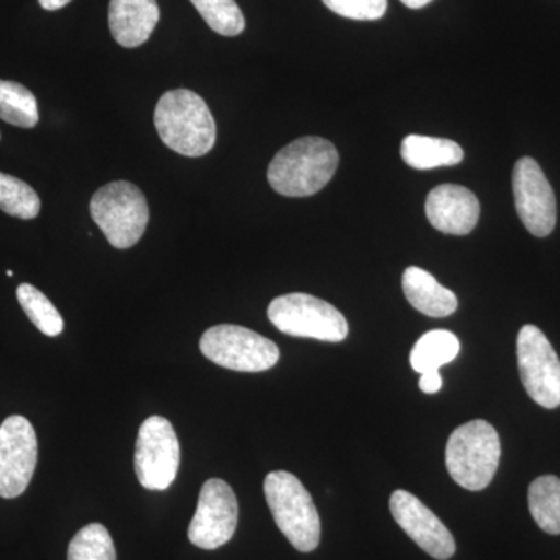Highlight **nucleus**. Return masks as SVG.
Returning <instances> with one entry per match:
<instances>
[{
  "label": "nucleus",
  "instance_id": "obj_21",
  "mask_svg": "<svg viewBox=\"0 0 560 560\" xmlns=\"http://www.w3.org/2000/svg\"><path fill=\"white\" fill-rule=\"evenodd\" d=\"M16 294L21 307L24 308L28 319L35 324L36 329L43 331L47 337H58L65 330V320H62L60 312L43 291L31 283H22L18 287Z\"/></svg>",
  "mask_w": 560,
  "mask_h": 560
},
{
  "label": "nucleus",
  "instance_id": "obj_26",
  "mask_svg": "<svg viewBox=\"0 0 560 560\" xmlns=\"http://www.w3.org/2000/svg\"><path fill=\"white\" fill-rule=\"evenodd\" d=\"M419 388L425 394L440 393L442 388V377L440 371H429L420 374Z\"/></svg>",
  "mask_w": 560,
  "mask_h": 560
},
{
  "label": "nucleus",
  "instance_id": "obj_10",
  "mask_svg": "<svg viewBox=\"0 0 560 560\" xmlns=\"http://www.w3.org/2000/svg\"><path fill=\"white\" fill-rule=\"evenodd\" d=\"M38 463L35 429L24 416H10L0 425V497L16 499L27 490Z\"/></svg>",
  "mask_w": 560,
  "mask_h": 560
},
{
  "label": "nucleus",
  "instance_id": "obj_24",
  "mask_svg": "<svg viewBox=\"0 0 560 560\" xmlns=\"http://www.w3.org/2000/svg\"><path fill=\"white\" fill-rule=\"evenodd\" d=\"M213 32L237 36L245 31V16L235 0H190Z\"/></svg>",
  "mask_w": 560,
  "mask_h": 560
},
{
  "label": "nucleus",
  "instance_id": "obj_5",
  "mask_svg": "<svg viewBox=\"0 0 560 560\" xmlns=\"http://www.w3.org/2000/svg\"><path fill=\"white\" fill-rule=\"evenodd\" d=\"M90 209L92 220L117 249L135 246L149 226L145 195L128 180H116L95 191Z\"/></svg>",
  "mask_w": 560,
  "mask_h": 560
},
{
  "label": "nucleus",
  "instance_id": "obj_12",
  "mask_svg": "<svg viewBox=\"0 0 560 560\" xmlns=\"http://www.w3.org/2000/svg\"><path fill=\"white\" fill-rule=\"evenodd\" d=\"M515 209L526 230L536 237H547L558 220L555 191L540 165L533 158H522L512 173Z\"/></svg>",
  "mask_w": 560,
  "mask_h": 560
},
{
  "label": "nucleus",
  "instance_id": "obj_18",
  "mask_svg": "<svg viewBox=\"0 0 560 560\" xmlns=\"http://www.w3.org/2000/svg\"><path fill=\"white\" fill-rule=\"evenodd\" d=\"M459 350V340L455 334L448 330H431L422 335L411 350L412 370L419 374L440 371L441 366L458 357Z\"/></svg>",
  "mask_w": 560,
  "mask_h": 560
},
{
  "label": "nucleus",
  "instance_id": "obj_14",
  "mask_svg": "<svg viewBox=\"0 0 560 560\" xmlns=\"http://www.w3.org/2000/svg\"><path fill=\"white\" fill-rule=\"evenodd\" d=\"M480 212V201L474 191L456 184L438 186L425 201L427 219L442 234H469L477 226Z\"/></svg>",
  "mask_w": 560,
  "mask_h": 560
},
{
  "label": "nucleus",
  "instance_id": "obj_2",
  "mask_svg": "<svg viewBox=\"0 0 560 560\" xmlns=\"http://www.w3.org/2000/svg\"><path fill=\"white\" fill-rule=\"evenodd\" d=\"M154 127L162 142L183 156H205L215 145V120L194 91L165 92L154 110Z\"/></svg>",
  "mask_w": 560,
  "mask_h": 560
},
{
  "label": "nucleus",
  "instance_id": "obj_13",
  "mask_svg": "<svg viewBox=\"0 0 560 560\" xmlns=\"http://www.w3.org/2000/svg\"><path fill=\"white\" fill-rule=\"evenodd\" d=\"M389 510L400 528L431 558L447 560L455 555L456 544L451 530L412 493L396 490L390 495Z\"/></svg>",
  "mask_w": 560,
  "mask_h": 560
},
{
  "label": "nucleus",
  "instance_id": "obj_9",
  "mask_svg": "<svg viewBox=\"0 0 560 560\" xmlns=\"http://www.w3.org/2000/svg\"><path fill=\"white\" fill-rule=\"evenodd\" d=\"M521 378L530 399L547 410L560 407V360L544 331L523 326L517 338Z\"/></svg>",
  "mask_w": 560,
  "mask_h": 560
},
{
  "label": "nucleus",
  "instance_id": "obj_25",
  "mask_svg": "<svg viewBox=\"0 0 560 560\" xmlns=\"http://www.w3.org/2000/svg\"><path fill=\"white\" fill-rule=\"evenodd\" d=\"M334 13L353 21H377L385 16L388 0H323Z\"/></svg>",
  "mask_w": 560,
  "mask_h": 560
},
{
  "label": "nucleus",
  "instance_id": "obj_17",
  "mask_svg": "<svg viewBox=\"0 0 560 560\" xmlns=\"http://www.w3.org/2000/svg\"><path fill=\"white\" fill-rule=\"evenodd\" d=\"M401 160L416 171L451 167L464 160L459 143L448 139L429 138V136L410 135L400 145Z\"/></svg>",
  "mask_w": 560,
  "mask_h": 560
},
{
  "label": "nucleus",
  "instance_id": "obj_20",
  "mask_svg": "<svg viewBox=\"0 0 560 560\" xmlns=\"http://www.w3.org/2000/svg\"><path fill=\"white\" fill-rule=\"evenodd\" d=\"M0 119L14 127H36L38 103L32 91L14 81L0 80Z\"/></svg>",
  "mask_w": 560,
  "mask_h": 560
},
{
  "label": "nucleus",
  "instance_id": "obj_19",
  "mask_svg": "<svg viewBox=\"0 0 560 560\" xmlns=\"http://www.w3.org/2000/svg\"><path fill=\"white\" fill-rule=\"evenodd\" d=\"M528 503L534 521L551 536L560 534V478L545 475L530 482Z\"/></svg>",
  "mask_w": 560,
  "mask_h": 560
},
{
  "label": "nucleus",
  "instance_id": "obj_11",
  "mask_svg": "<svg viewBox=\"0 0 560 560\" xmlns=\"http://www.w3.org/2000/svg\"><path fill=\"white\" fill-rule=\"evenodd\" d=\"M238 503L226 481H206L197 512L189 526V540L201 550H217L232 539L237 529Z\"/></svg>",
  "mask_w": 560,
  "mask_h": 560
},
{
  "label": "nucleus",
  "instance_id": "obj_8",
  "mask_svg": "<svg viewBox=\"0 0 560 560\" xmlns=\"http://www.w3.org/2000/svg\"><path fill=\"white\" fill-rule=\"evenodd\" d=\"M180 448L175 429L162 416H151L140 425L135 470L142 488L167 490L176 480Z\"/></svg>",
  "mask_w": 560,
  "mask_h": 560
},
{
  "label": "nucleus",
  "instance_id": "obj_15",
  "mask_svg": "<svg viewBox=\"0 0 560 560\" xmlns=\"http://www.w3.org/2000/svg\"><path fill=\"white\" fill-rule=\"evenodd\" d=\"M160 16L156 0H110V35L120 46L135 49L149 40Z\"/></svg>",
  "mask_w": 560,
  "mask_h": 560
},
{
  "label": "nucleus",
  "instance_id": "obj_1",
  "mask_svg": "<svg viewBox=\"0 0 560 560\" xmlns=\"http://www.w3.org/2000/svg\"><path fill=\"white\" fill-rule=\"evenodd\" d=\"M340 162L334 143L316 136L301 138L283 147L268 167L272 190L290 198L312 197L323 190Z\"/></svg>",
  "mask_w": 560,
  "mask_h": 560
},
{
  "label": "nucleus",
  "instance_id": "obj_7",
  "mask_svg": "<svg viewBox=\"0 0 560 560\" xmlns=\"http://www.w3.org/2000/svg\"><path fill=\"white\" fill-rule=\"evenodd\" d=\"M200 349L206 359L237 372L271 370L279 361V349L257 331L232 324L210 327L202 334Z\"/></svg>",
  "mask_w": 560,
  "mask_h": 560
},
{
  "label": "nucleus",
  "instance_id": "obj_6",
  "mask_svg": "<svg viewBox=\"0 0 560 560\" xmlns=\"http://www.w3.org/2000/svg\"><path fill=\"white\" fill-rule=\"evenodd\" d=\"M272 326L290 337L315 338L319 341L340 342L349 334V324L340 311L305 293L283 294L268 307Z\"/></svg>",
  "mask_w": 560,
  "mask_h": 560
},
{
  "label": "nucleus",
  "instance_id": "obj_28",
  "mask_svg": "<svg viewBox=\"0 0 560 560\" xmlns=\"http://www.w3.org/2000/svg\"><path fill=\"white\" fill-rule=\"evenodd\" d=\"M400 2L404 3V5H407L408 9L419 10L429 5V3L433 2V0H400Z\"/></svg>",
  "mask_w": 560,
  "mask_h": 560
},
{
  "label": "nucleus",
  "instance_id": "obj_3",
  "mask_svg": "<svg viewBox=\"0 0 560 560\" xmlns=\"http://www.w3.org/2000/svg\"><path fill=\"white\" fill-rule=\"evenodd\" d=\"M265 499L283 536L301 552H312L320 540V518L308 490L293 474L271 471L264 482Z\"/></svg>",
  "mask_w": 560,
  "mask_h": 560
},
{
  "label": "nucleus",
  "instance_id": "obj_22",
  "mask_svg": "<svg viewBox=\"0 0 560 560\" xmlns=\"http://www.w3.org/2000/svg\"><path fill=\"white\" fill-rule=\"evenodd\" d=\"M0 210L21 220H33L39 215L38 194L24 180L0 172Z\"/></svg>",
  "mask_w": 560,
  "mask_h": 560
},
{
  "label": "nucleus",
  "instance_id": "obj_27",
  "mask_svg": "<svg viewBox=\"0 0 560 560\" xmlns=\"http://www.w3.org/2000/svg\"><path fill=\"white\" fill-rule=\"evenodd\" d=\"M69 2H72V0H39V5L43 7L44 10L55 11L68 5Z\"/></svg>",
  "mask_w": 560,
  "mask_h": 560
},
{
  "label": "nucleus",
  "instance_id": "obj_29",
  "mask_svg": "<svg viewBox=\"0 0 560 560\" xmlns=\"http://www.w3.org/2000/svg\"><path fill=\"white\" fill-rule=\"evenodd\" d=\"M7 276H9V278H13V271H11V270L7 271Z\"/></svg>",
  "mask_w": 560,
  "mask_h": 560
},
{
  "label": "nucleus",
  "instance_id": "obj_16",
  "mask_svg": "<svg viewBox=\"0 0 560 560\" xmlns=\"http://www.w3.org/2000/svg\"><path fill=\"white\" fill-rule=\"evenodd\" d=\"M401 287L412 307L431 318H445L458 308L456 294L442 287L429 271L422 268H407L401 278Z\"/></svg>",
  "mask_w": 560,
  "mask_h": 560
},
{
  "label": "nucleus",
  "instance_id": "obj_4",
  "mask_svg": "<svg viewBox=\"0 0 560 560\" xmlns=\"http://www.w3.org/2000/svg\"><path fill=\"white\" fill-rule=\"evenodd\" d=\"M500 436L486 420H471L453 431L445 464L453 481L467 490L488 488L499 469Z\"/></svg>",
  "mask_w": 560,
  "mask_h": 560
},
{
  "label": "nucleus",
  "instance_id": "obj_23",
  "mask_svg": "<svg viewBox=\"0 0 560 560\" xmlns=\"http://www.w3.org/2000/svg\"><path fill=\"white\" fill-rule=\"evenodd\" d=\"M68 560H117L109 530L101 523L81 528L70 540Z\"/></svg>",
  "mask_w": 560,
  "mask_h": 560
}]
</instances>
